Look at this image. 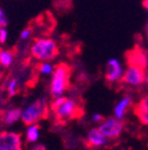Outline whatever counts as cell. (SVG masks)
Wrapping results in <instances>:
<instances>
[{
  "label": "cell",
  "mask_w": 148,
  "mask_h": 150,
  "mask_svg": "<svg viewBox=\"0 0 148 150\" xmlns=\"http://www.w3.org/2000/svg\"><path fill=\"white\" fill-rule=\"evenodd\" d=\"M50 110L57 122L66 123L77 119L82 116V108L78 100L71 97H59L52 99L50 103Z\"/></svg>",
  "instance_id": "obj_1"
},
{
  "label": "cell",
  "mask_w": 148,
  "mask_h": 150,
  "mask_svg": "<svg viewBox=\"0 0 148 150\" xmlns=\"http://www.w3.org/2000/svg\"><path fill=\"white\" fill-rule=\"evenodd\" d=\"M50 108V104L45 97H40L38 99L33 100L24 108H22V122L23 124L32 125V124H39L43 120Z\"/></svg>",
  "instance_id": "obj_2"
},
{
  "label": "cell",
  "mask_w": 148,
  "mask_h": 150,
  "mask_svg": "<svg viewBox=\"0 0 148 150\" xmlns=\"http://www.w3.org/2000/svg\"><path fill=\"white\" fill-rule=\"evenodd\" d=\"M70 87V67L65 63L57 64L50 81V96L52 99L63 97Z\"/></svg>",
  "instance_id": "obj_3"
},
{
  "label": "cell",
  "mask_w": 148,
  "mask_h": 150,
  "mask_svg": "<svg viewBox=\"0 0 148 150\" xmlns=\"http://www.w3.org/2000/svg\"><path fill=\"white\" fill-rule=\"evenodd\" d=\"M31 56L40 62H51L58 55V45L52 38H37L30 48Z\"/></svg>",
  "instance_id": "obj_4"
},
{
  "label": "cell",
  "mask_w": 148,
  "mask_h": 150,
  "mask_svg": "<svg viewBox=\"0 0 148 150\" xmlns=\"http://www.w3.org/2000/svg\"><path fill=\"white\" fill-rule=\"evenodd\" d=\"M97 127L107 138L113 141V139H117L123 134L124 123L123 120H120L114 116H110V117H104V119L97 125Z\"/></svg>",
  "instance_id": "obj_5"
},
{
  "label": "cell",
  "mask_w": 148,
  "mask_h": 150,
  "mask_svg": "<svg viewBox=\"0 0 148 150\" xmlns=\"http://www.w3.org/2000/svg\"><path fill=\"white\" fill-rule=\"evenodd\" d=\"M146 81V73L143 67L139 63H131L126 69L123 74L122 82L128 87H140Z\"/></svg>",
  "instance_id": "obj_6"
},
{
  "label": "cell",
  "mask_w": 148,
  "mask_h": 150,
  "mask_svg": "<svg viewBox=\"0 0 148 150\" xmlns=\"http://www.w3.org/2000/svg\"><path fill=\"white\" fill-rule=\"evenodd\" d=\"M0 150H24L22 134L12 130L0 131Z\"/></svg>",
  "instance_id": "obj_7"
},
{
  "label": "cell",
  "mask_w": 148,
  "mask_h": 150,
  "mask_svg": "<svg viewBox=\"0 0 148 150\" xmlns=\"http://www.w3.org/2000/svg\"><path fill=\"white\" fill-rule=\"evenodd\" d=\"M124 74L123 64L117 59H109L104 68V79L109 83H117L122 81Z\"/></svg>",
  "instance_id": "obj_8"
},
{
  "label": "cell",
  "mask_w": 148,
  "mask_h": 150,
  "mask_svg": "<svg viewBox=\"0 0 148 150\" xmlns=\"http://www.w3.org/2000/svg\"><path fill=\"white\" fill-rule=\"evenodd\" d=\"M85 144L90 148V149H103L105 148L110 139L107 138L97 126H94V127H90L88 130V132L85 135Z\"/></svg>",
  "instance_id": "obj_9"
},
{
  "label": "cell",
  "mask_w": 148,
  "mask_h": 150,
  "mask_svg": "<svg viewBox=\"0 0 148 150\" xmlns=\"http://www.w3.org/2000/svg\"><path fill=\"white\" fill-rule=\"evenodd\" d=\"M134 107V99L132 96H123L121 97L113 107V116L120 120H123L128 112Z\"/></svg>",
  "instance_id": "obj_10"
},
{
  "label": "cell",
  "mask_w": 148,
  "mask_h": 150,
  "mask_svg": "<svg viewBox=\"0 0 148 150\" xmlns=\"http://www.w3.org/2000/svg\"><path fill=\"white\" fill-rule=\"evenodd\" d=\"M0 120L5 126H12L18 122H22V108L17 106H10L5 108L0 117Z\"/></svg>",
  "instance_id": "obj_11"
},
{
  "label": "cell",
  "mask_w": 148,
  "mask_h": 150,
  "mask_svg": "<svg viewBox=\"0 0 148 150\" xmlns=\"http://www.w3.org/2000/svg\"><path fill=\"white\" fill-rule=\"evenodd\" d=\"M133 111L139 122L142 125L148 126V94L141 97L138 100V103L134 104Z\"/></svg>",
  "instance_id": "obj_12"
},
{
  "label": "cell",
  "mask_w": 148,
  "mask_h": 150,
  "mask_svg": "<svg viewBox=\"0 0 148 150\" xmlns=\"http://www.w3.org/2000/svg\"><path fill=\"white\" fill-rule=\"evenodd\" d=\"M40 126L39 124H32L27 125L25 130V139L29 144H34L39 141L40 138Z\"/></svg>",
  "instance_id": "obj_13"
},
{
  "label": "cell",
  "mask_w": 148,
  "mask_h": 150,
  "mask_svg": "<svg viewBox=\"0 0 148 150\" xmlns=\"http://www.w3.org/2000/svg\"><path fill=\"white\" fill-rule=\"evenodd\" d=\"M14 63V54L7 49H0V64L4 68H10Z\"/></svg>",
  "instance_id": "obj_14"
},
{
  "label": "cell",
  "mask_w": 148,
  "mask_h": 150,
  "mask_svg": "<svg viewBox=\"0 0 148 150\" xmlns=\"http://www.w3.org/2000/svg\"><path fill=\"white\" fill-rule=\"evenodd\" d=\"M19 86H20V81L18 78H11L10 80H7L6 85H5V89H6L7 96L10 98L17 96L18 91H19Z\"/></svg>",
  "instance_id": "obj_15"
},
{
  "label": "cell",
  "mask_w": 148,
  "mask_h": 150,
  "mask_svg": "<svg viewBox=\"0 0 148 150\" xmlns=\"http://www.w3.org/2000/svg\"><path fill=\"white\" fill-rule=\"evenodd\" d=\"M54 67L51 62H40L38 66V71L43 76H52V74L54 71Z\"/></svg>",
  "instance_id": "obj_16"
},
{
  "label": "cell",
  "mask_w": 148,
  "mask_h": 150,
  "mask_svg": "<svg viewBox=\"0 0 148 150\" xmlns=\"http://www.w3.org/2000/svg\"><path fill=\"white\" fill-rule=\"evenodd\" d=\"M7 24H8V17L5 10L0 6V28H6Z\"/></svg>",
  "instance_id": "obj_17"
},
{
  "label": "cell",
  "mask_w": 148,
  "mask_h": 150,
  "mask_svg": "<svg viewBox=\"0 0 148 150\" xmlns=\"http://www.w3.org/2000/svg\"><path fill=\"white\" fill-rule=\"evenodd\" d=\"M31 37H32V30L30 28H26L20 32L19 38H20V41H29Z\"/></svg>",
  "instance_id": "obj_18"
},
{
  "label": "cell",
  "mask_w": 148,
  "mask_h": 150,
  "mask_svg": "<svg viewBox=\"0 0 148 150\" xmlns=\"http://www.w3.org/2000/svg\"><path fill=\"white\" fill-rule=\"evenodd\" d=\"M8 40V31L6 28H0V43L5 44Z\"/></svg>",
  "instance_id": "obj_19"
},
{
  "label": "cell",
  "mask_w": 148,
  "mask_h": 150,
  "mask_svg": "<svg viewBox=\"0 0 148 150\" xmlns=\"http://www.w3.org/2000/svg\"><path fill=\"white\" fill-rule=\"evenodd\" d=\"M103 119H104V117H103L101 113H98V112H96V113H92V115L90 116V122L94 123V124H97V125H98Z\"/></svg>",
  "instance_id": "obj_20"
},
{
  "label": "cell",
  "mask_w": 148,
  "mask_h": 150,
  "mask_svg": "<svg viewBox=\"0 0 148 150\" xmlns=\"http://www.w3.org/2000/svg\"><path fill=\"white\" fill-rule=\"evenodd\" d=\"M27 150H46V146L42 143H34V144H31V146Z\"/></svg>",
  "instance_id": "obj_21"
},
{
  "label": "cell",
  "mask_w": 148,
  "mask_h": 150,
  "mask_svg": "<svg viewBox=\"0 0 148 150\" xmlns=\"http://www.w3.org/2000/svg\"><path fill=\"white\" fill-rule=\"evenodd\" d=\"M4 74H5V68L0 64V82H1L4 79Z\"/></svg>",
  "instance_id": "obj_22"
},
{
  "label": "cell",
  "mask_w": 148,
  "mask_h": 150,
  "mask_svg": "<svg viewBox=\"0 0 148 150\" xmlns=\"http://www.w3.org/2000/svg\"><path fill=\"white\" fill-rule=\"evenodd\" d=\"M143 5H145V7H146V10L148 11V0H145V3H143Z\"/></svg>",
  "instance_id": "obj_23"
},
{
  "label": "cell",
  "mask_w": 148,
  "mask_h": 150,
  "mask_svg": "<svg viewBox=\"0 0 148 150\" xmlns=\"http://www.w3.org/2000/svg\"><path fill=\"white\" fill-rule=\"evenodd\" d=\"M145 82H146V85L148 86V74L146 75V81H145Z\"/></svg>",
  "instance_id": "obj_24"
},
{
  "label": "cell",
  "mask_w": 148,
  "mask_h": 150,
  "mask_svg": "<svg viewBox=\"0 0 148 150\" xmlns=\"http://www.w3.org/2000/svg\"><path fill=\"white\" fill-rule=\"evenodd\" d=\"M1 115H3V108H1V105H0V117H1Z\"/></svg>",
  "instance_id": "obj_25"
}]
</instances>
